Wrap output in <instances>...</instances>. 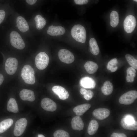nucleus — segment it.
I'll return each instance as SVG.
<instances>
[{"label":"nucleus","mask_w":137,"mask_h":137,"mask_svg":"<svg viewBox=\"0 0 137 137\" xmlns=\"http://www.w3.org/2000/svg\"><path fill=\"white\" fill-rule=\"evenodd\" d=\"M118 61L116 58H113L109 61L107 64V69L110 70L113 67L117 66Z\"/></svg>","instance_id":"31"},{"label":"nucleus","mask_w":137,"mask_h":137,"mask_svg":"<svg viewBox=\"0 0 137 137\" xmlns=\"http://www.w3.org/2000/svg\"><path fill=\"white\" fill-rule=\"evenodd\" d=\"M17 26L21 32H24L28 31L29 29L28 25L25 19L23 17L19 16L16 20Z\"/></svg>","instance_id":"15"},{"label":"nucleus","mask_w":137,"mask_h":137,"mask_svg":"<svg viewBox=\"0 0 137 137\" xmlns=\"http://www.w3.org/2000/svg\"><path fill=\"white\" fill-rule=\"evenodd\" d=\"M54 137H69V134L66 131L62 130H59L55 131L54 133Z\"/></svg>","instance_id":"30"},{"label":"nucleus","mask_w":137,"mask_h":137,"mask_svg":"<svg viewBox=\"0 0 137 137\" xmlns=\"http://www.w3.org/2000/svg\"><path fill=\"white\" fill-rule=\"evenodd\" d=\"M21 76L25 82L28 84H33L35 82V71L30 65L24 66L21 71Z\"/></svg>","instance_id":"2"},{"label":"nucleus","mask_w":137,"mask_h":137,"mask_svg":"<svg viewBox=\"0 0 137 137\" xmlns=\"http://www.w3.org/2000/svg\"><path fill=\"white\" fill-rule=\"evenodd\" d=\"M71 33L72 37L77 41L83 43L85 42L86 31L82 25L79 24L74 25L71 29Z\"/></svg>","instance_id":"1"},{"label":"nucleus","mask_w":137,"mask_h":137,"mask_svg":"<svg viewBox=\"0 0 137 137\" xmlns=\"http://www.w3.org/2000/svg\"><path fill=\"white\" fill-rule=\"evenodd\" d=\"M125 58L129 65L135 69L137 68V60L131 55L127 54L125 55Z\"/></svg>","instance_id":"29"},{"label":"nucleus","mask_w":137,"mask_h":137,"mask_svg":"<svg viewBox=\"0 0 137 137\" xmlns=\"http://www.w3.org/2000/svg\"><path fill=\"white\" fill-rule=\"evenodd\" d=\"M58 56L61 61L66 64L71 63L74 60L73 54L67 49H61L60 50L58 53Z\"/></svg>","instance_id":"8"},{"label":"nucleus","mask_w":137,"mask_h":137,"mask_svg":"<svg viewBox=\"0 0 137 137\" xmlns=\"http://www.w3.org/2000/svg\"><path fill=\"white\" fill-rule=\"evenodd\" d=\"M113 90L112 83L109 81H105L103 86L101 88V91L103 94L105 95H110L112 93Z\"/></svg>","instance_id":"21"},{"label":"nucleus","mask_w":137,"mask_h":137,"mask_svg":"<svg viewBox=\"0 0 137 137\" xmlns=\"http://www.w3.org/2000/svg\"><path fill=\"white\" fill-rule=\"evenodd\" d=\"M27 123V119L24 118H21L16 122L13 130V134L16 136L21 135L25 131Z\"/></svg>","instance_id":"6"},{"label":"nucleus","mask_w":137,"mask_h":137,"mask_svg":"<svg viewBox=\"0 0 137 137\" xmlns=\"http://www.w3.org/2000/svg\"><path fill=\"white\" fill-rule=\"evenodd\" d=\"M71 123L72 128L74 130H81L83 129L84 123L81 117L79 116L73 117Z\"/></svg>","instance_id":"16"},{"label":"nucleus","mask_w":137,"mask_h":137,"mask_svg":"<svg viewBox=\"0 0 137 137\" xmlns=\"http://www.w3.org/2000/svg\"><path fill=\"white\" fill-rule=\"evenodd\" d=\"M11 45L18 49H22L25 46V43L19 33L16 31L11 32L10 34Z\"/></svg>","instance_id":"3"},{"label":"nucleus","mask_w":137,"mask_h":137,"mask_svg":"<svg viewBox=\"0 0 137 137\" xmlns=\"http://www.w3.org/2000/svg\"><path fill=\"white\" fill-rule=\"evenodd\" d=\"M81 86L84 88L93 89L96 86V83L92 78L84 77L82 78L80 80Z\"/></svg>","instance_id":"17"},{"label":"nucleus","mask_w":137,"mask_h":137,"mask_svg":"<svg viewBox=\"0 0 137 137\" xmlns=\"http://www.w3.org/2000/svg\"><path fill=\"white\" fill-rule=\"evenodd\" d=\"M120 123L122 127L125 129L132 130L137 129V122L136 121L132 124H128L125 122L124 118L121 119Z\"/></svg>","instance_id":"27"},{"label":"nucleus","mask_w":137,"mask_h":137,"mask_svg":"<svg viewBox=\"0 0 137 137\" xmlns=\"http://www.w3.org/2000/svg\"><path fill=\"white\" fill-rule=\"evenodd\" d=\"M125 122L128 124H131L133 123L135 121L133 118L131 116H127L126 117L124 118Z\"/></svg>","instance_id":"33"},{"label":"nucleus","mask_w":137,"mask_h":137,"mask_svg":"<svg viewBox=\"0 0 137 137\" xmlns=\"http://www.w3.org/2000/svg\"><path fill=\"white\" fill-rule=\"evenodd\" d=\"M99 127L98 122L95 120H92L90 122L87 129V132L90 135L94 134L97 132Z\"/></svg>","instance_id":"24"},{"label":"nucleus","mask_w":137,"mask_h":137,"mask_svg":"<svg viewBox=\"0 0 137 137\" xmlns=\"http://www.w3.org/2000/svg\"><path fill=\"white\" fill-rule=\"evenodd\" d=\"M136 25L135 18L131 15L127 16L124 21V28L125 31L128 33H131L133 31Z\"/></svg>","instance_id":"9"},{"label":"nucleus","mask_w":137,"mask_h":137,"mask_svg":"<svg viewBox=\"0 0 137 137\" xmlns=\"http://www.w3.org/2000/svg\"><path fill=\"white\" fill-rule=\"evenodd\" d=\"M18 61L14 58L10 57L6 60L5 64V68L6 73L10 75L14 74L18 68Z\"/></svg>","instance_id":"7"},{"label":"nucleus","mask_w":137,"mask_h":137,"mask_svg":"<svg viewBox=\"0 0 137 137\" xmlns=\"http://www.w3.org/2000/svg\"><path fill=\"white\" fill-rule=\"evenodd\" d=\"M127 76L126 77L127 81L128 82H132L134 80V78L136 76V71L134 68L132 67L128 68L126 71Z\"/></svg>","instance_id":"26"},{"label":"nucleus","mask_w":137,"mask_h":137,"mask_svg":"<svg viewBox=\"0 0 137 137\" xmlns=\"http://www.w3.org/2000/svg\"><path fill=\"white\" fill-rule=\"evenodd\" d=\"M111 137H126L127 136L124 134L113 133L111 135Z\"/></svg>","instance_id":"34"},{"label":"nucleus","mask_w":137,"mask_h":137,"mask_svg":"<svg viewBox=\"0 0 137 137\" xmlns=\"http://www.w3.org/2000/svg\"><path fill=\"white\" fill-rule=\"evenodd\" d=\"M110 19L111 26L113 27H116L118 25L119 21L118 13L115 11H112L110 14Z\"/></svg>","instance_id":"25"},{"label":"nucleus","mask_w":137,"mask_h":137,"mask_svg":"<svg viewBox=\"0 0 137 137\" xmlns=\"http://www.w3.org/2000/svg\"><path fill=\"white\" fill-rule=\"evenodd\" d=\"M137 98V92L135 90L128 91L122 95L119 98L120 103L129 105L132 103Z\"/></svg>","instance_id":"5"},{"label":"nucleus","mask_w":137,"mask_h":137,"mask_svg":"<svg viewBox=\"0 0 137 137\" xmlns=\"http://www.w3.org/2000/svg\"><path fill=\"white\" fill-rule=\"evenodd\" d=\"M37 29L40 30L43 28L45 25L46 22L44 18L40 15H37L35 18Z\"/></svg>","instance_id":"28"},{"label":"nucleus","mask_w":137,"mask_h":137,"mask_svg":"<svg viewBox=\"0 0 137 137\" xmlns=\"http://www.w3.org/2000/svg\"><path fill=\"white\" fill-rule=\"evenodd\" d=\"M65 32V29L61 26H49L47 31V33L51 36H60L63 35Z\"/></svg>","instance_id":"14"},{"label":"nucleus","mask_w":137,"mask_h":137,"mask_svg":"<svg viewBox=\"0 0 137 137\" xmlns=\"http://www.w3.org/2000/svg\"><path fill=\"white\" fill-rule=\"evenodd\" d=\"M109 110L106 108H99L94 110L92 112L93 116L96 119L102 120L108 117L110 115Z\"/></svg>","instance_id":"11"},{"label":"nucleus","mask_w":137,"mask_h":137,"mask_svg":"<svg viewBox=\"0 0 137 137\" xmlns=\"http://www.w3.org/2000/svg\"><path fill=\"white\" fill-rule=\"evenodd\" d=\"M134 0V1L136 2H137V0Z\"/></svg>","instance_id":"42"},{"label":"nucleus","mask_w":137,"mask_h":137,"mask_svg":"<svg viewBox=\"0 0 137 137\" xmlns=\"http://www.w3.org/2000/svg\"><path fill=\"white\" fill-rule=\"evenodd\" d=\"M91 105L89 104H84L78 105L73 109V111L77 116L82 115L91 107Z\"/></svg>","instance_id":"18"},{"label":"nucleus","mask_w":137,"mask_h":137,"mask_svg":"<svg viewBox=\"0 0 137 137\" xmlns=\"http://www.w3.org/2000/svg\"><path fill=\"white\" fill-rule=\"evenodd\" d=\"M7 106L8 111L16 113L18 112L19 109L17 104L14 98H10L8 102Z\"/></svg>","instance_id":"20"},{"label":"nucleus","mask_w":137,"mask_h":137,"mask_svg":"<svg viewBox=\"0 0 137 137\" xmlns=\"http://www.w3.org/2000/svg\"><path fill=\"white\" fill-rule=\"evenodd\" d=\"M26 2L30 5H32L36 3L37 0H26Z\"/></svg>","instance_id":"37"},{"label":"nucleus","mask_w":137,"mask_h":137,"mask_svg":"<svg viewBox=\"0 0 137 137\" xmlns=\"http://www.w3.org/2000/svg\"><path fill=\"white\" fill-rule=\"evenodd\" d=\"M75 3L78 5H83L87 4L88 0H74Z\"/></svg>","instance_id":"36"},{"label":"nucleus","mask_w":137,"mask_h":137,"mask_svg":"<svg viewBox=\"0 0 137 137\" xmlns=\"http://www.w3.org/2000/svg\"><path fill=\"white\" fill-rule=\"evenodd\" d=\"M13 122L12 119L8 118L0 122V134L4 132L8 129L12 125Z\"/></svg>","instance_id":"22"},{"label":"nucleus","mask_w":137,"mask_h":137,"mask_svg":"<svg viewBox=\"0 0 137 137\" xmlns=\"http://www.w3.org/2000/svg\"><path fill=\"white\" fill-rule=\"evenodd\" d=\"M52 90L61 99L65 100L69 97V94L68 92L64 88L61 86H55L52 88Z\"/></svg>","instance_id":"12"},{"label":"nucleus","mask_w":137,"mask_h":137,"mask_svg":"<svg viewBox=\"0 0 137 137\" xmlns=\"http://www.w3.org/2000/svg\"><path fill=\"white\" fill-rule=\"evenodd\" d=\"M4 80L3 76L0 73V85L2 84Z\"/></svg>","instance_id":"39"},{"label":"nucleus","mask_w":137,"mask_h":137,"mask_svg":"<svg viewBox=\"0 0 137 137\" xmlns=\"http://www.w3.org/2000/svg\"><path fill=\"white\" fill-rule=\"evenodd\" d=\"M41 105L43 109L48 111H54L57 108L56 103L52 100L47 98H44L42 100Z\"/></svg>","instance_id":"10"},{"label":"nucleus","mask_w":137,"mask_h":137,"mask_svg":"<svg viewBox=\"0 0 137 137\" xmlns=\"http://www.w3.org/2000/svg\"><path fill=\"white\" fill-rule=\"evenodd\" d=\"M90 49L93 55H97L99 52V47L95 39L93 38L90 39L89 41Z\"/></svg>","instance_id":"23"},{"label":"nucleus","mask_w":137,"mask_h":137,"mask_svg":"<svg viewBox=\"0 0 137 137\" xmlns=\"http://www.w3.org/2000/svg\"><path fill=\"white\" fill-rule=\"evenodd\" d=\"M5 16V13L3 10H0V24L3 22Z\"/></svg>","instance_id":"35"},{"label":"nucleus","mask_w":137,"mask_h":137,"mask_svg":"<svg viewBox=\"0 0 137 137\" xmlns=\"http://www.w3.org/2000/svg\"><path fill=\"white\" fill-rule=\"evenodd\" d=\"M38 137H44L45 136L42 134H39L38 135Z\"/></svg>","instance_id":"41"},{"label":"nucleus","mask_w":137,"mask_h":137,"mask_svg":"<svg viewBox=\"0 0 137 137\" xmlns=\"http://www.w3.org/2000/svg\"><path fill=\"white\" fill-rule=\"evenodd\" d=\"M84 67L87 72L90 74H92L95 72L98 67L96 63L90 61H88L85 63Z\"/></svg>","instance_id":"19"},{"label":"nucleus","mask_w":137,"mask_h":137,"mask_svg":"<svg viewBox=\"0 0 137 137\" xmlns=\"http://www.w3.org/2000/svg\"><path fill=\"white\" fill-rule=\"evenodd\" d=\"M117 66H116L112 68L110 70L112 72H114L117 70Z\"/></svg>","instance_id":"40"},{"label":"nucleus","mask_w":137,"mask_h":137,"mask_svg":"<svg viewBox=\"0 0 137 137\" xmlns=\"http://www.w3.org/2000/svg\"><path fill=\"white\" fill-rule=\"evenodd\" d=\"M87 91L85 89L81 88L80 90V93L82 95H84L87 92Z\"/></svg>","instance_id":"38"},{"label":"nucleus","mask_w":137,"mask_h":137,"mask_svg":"<svg viewBox=\"0 0 137 137\" xmlns=\"http://www.w3.org/2000/svg\"><path fill=\"white\" fill-rule=\"evenodd\" d=\"M49 61V58L47 55L44 52L39 53L35 58V63L37 68L40 70L45 69L47 66Z\"/></svg>","instance_id":"4"},{"label":"nucleus","mask_w":137,"mask_h":137,"mask_svg":"<svg viewBox=\"0 0 137 137\" xmlns=\"http://www.w3.org/2000/svg\"><path fill=\"white\" fill-rule=\"evenodd\" d=\"M20 96L23 100L33 101L35 99L34 93L32 91L24 89L20 92Z\"/></svg>","instance_id":"13"},{"label":"nucleus","mask_w":137,"mask_h":137,"mask_svg":"<svg viewBox=\"0 0 137 137\" xmlns=\"http://www.w3.org/2000/svg\"><path fill=\"white\" fill-rule=\"evenodd\" d=\"M94 96V93L92 91L90 90L87 91L86 93L84 95L83 97L87 100L91 99Z\"/></svg>","instance_id":"32"}]
</instances>
